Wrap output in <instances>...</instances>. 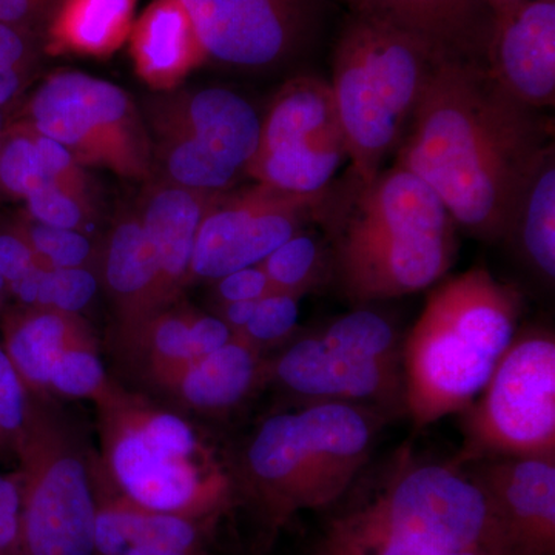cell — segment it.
I'll return each mask as SVG.
<instances>
[{
  "label": "cell",
  "instance_id": "cell-13",
  "mask_svg": "<svg viewBox=\"0 0 555 555\" xmlns=\"http://www.w3.org/2000/svg\"><path fill=\"white\" fill-rule=\"evenodd\" d=\"M327 190L313 195L268 184L222 192L201 222L190 281L210 280L257 266L320 217Z\"/></svg>",
  "mask_w": 555,
  "mask_h": 555
},
{
  "label": "cell",
  "instance_id": "cell-9",
  "mask_svg": "<svg viewBox=\"0 0 555 555\" xmlns=\"http://www.w3.org/2000/svg\"><path fill=\"white\" fill-rule=\"evenodd\" d=\"M141 113L153 159L175 184L228 192L257 152L261 119L233 91H166L145 101Z\"/></svg>",
  "mask_w": 555,
  "mask_h": 555
},
{
  "label": "cell",
  "instance_id": "cell-29",
  "mask_svg": "<svg viewBox=\"0 0 555 555\" xmlns=\"http://www.w3.org/2000/svg\"><path fill=\"white\" fill-rule=\"evenodd\" d=\"M326 345L349 356L398 364L397 335L387 318L360 309L337 318L320 334Z\"/></svg>",
  "mask_w": 555,
  "mask_h": 555
},
{
  "label": "cell",
  "instance_id": "cell-27",
  "mask_svg": "<svg viewBox=\"0 0 555 555\" xmlns=\"http://www.w3.org/2000/svg\"><path fill=\"white\" fill-rule=\"evenodd\" d=\"M196 310L167 308L119 332L124 349L144 363L149 377L198 358L193 341Z\"/></svg>",
  "mask_w": 555,
  "mask_h": 555
},
{
  "label": "cell",
  "instance_id": "cell-3",
  "mask_svg": "<svg viewBox=\"0 0 555 555\" xmlns=\"http://www.w3.org/2000/svg\"><path fill=\"white\" fill-rule=\"evenodd\" d=\"M454 219L425 181L393 166L358 189L335 238L339 286L356 305L438 283L456 257Z\"/></svg>",
  "mask_w": 555,
  "mask_h": 555
},
{
  "label": "cell",
  "instance_id": "cell-20",
  "mask_svg": "<svg viewBox=\"0 0 555 555\" xmlns=\"http://www.w3.org/2000/svg\"><path fill=\"white\" fill-rule=\"evenodd\" d=\"M127 42L139 79L158 93L177 90L208 60L181 0H152L134 20Z\"/></svg>",
  "mask_w": 555,
  "mask_h": 555
},
{
  "label": "cell",
  "instance_id": "cell-26",
  "mask_svg": "<svg viewBox=\"0 0 555 555\" xmlns=\"http://www.w3.org/2000/svg\"><path fill=\"white\" fill-rule=\"evenodd\" d=\"M505 238L516 240L518 250L546 283L555 278V150L551 142L537 159L518 196Z\"/></svg>",
  "mask_w": 555,
  "mask_h": 555
},
{
  "label": "cell",
  "instance_id": "cell-11",
  "mask_svg": "<svg viewBox=\"0 0 555 555\" xmlns=\"http://www.w3.org/2000/svg\"><path fill=\"white\" fill-rule=\"evenodd\" d=\"M24 120L67 149L80 166L142 181L155 170L144 116L130 94L108 80L53 73L33 94Z\"/></svg>",
  "mask_w": 555,
  "mask_h": 555
},
{
  "label": "cell",
  "instance_id": "cell-2",
  "mask_svg": "<svg viewBox=\"0 0 555 555\" xmlns=\"http://www.w3.org/2000/svg\"><path fill=\"white\" fill-rule=\"evenodd\" d=\"M520 292L473 268L430 292L404 345V401L416 427L463 412L516 338Z\"/></svg>",
  "mask_w": 555,
  "mask_h": 555
},
{
  "label": "cell",
  "instance_id": "cell-15",
  "mask_svg": "<svg viewBox=\"0 0 555 555\" xmlns=\"http://www.w3.org/2000/svg\"><path fill=\"white\" fill-rule=\"evenodd\" d=\"M459 469L488 499L495 555H555V456H491Z\"/></svg>",
  "mask_w": 555,
  "mask_h": 555
},
{
  "label": "cell",
  "instance_id": "cell-40",
  "mask_svg": "<svg viewBox=\"0 0 555 555\" xmlns=\"http://www.w3.org/2000/svg\"><path fill=\"white\" fill-rule=\"evenodd\" d=\"M56 0H0V22L27 30L49 16Z\"/></svg>",
  "mask_w": 555,
  "mask_h": 555
},
{
  "label": "cell",
  "instance_id": "cell-4",
  "mask_svg": "<svg viewBox=\"0 0 555 555\" xmlns=\"http://www.w3.org/2000/svg\"><path fill=\"white\" fill-rule=\"evenodd\" d=\"M108 494L142 509L204 520L225 506L230 480L195 427L118 383L94 400Z\"/></svg>",
  "mask_w": 555,
  "mask_h": 555
},
{
  "label": "cell",
  "instance_id": "cell-28",
  "mask_svg": "<svg viewBox=\"0 0 555 555\" xmlns=\"http://www.w3.org/2000/svg\"><path fill=\"white\" fill-rule=\"evenodd\" d=\"M100 278L91 268H38L10 287L24 308L80 315L96 297Z\"/></svg>",
  "mask_w": 555,
  "mask_h": 555
},
{
  "label": "cell",
  "instance_id": "cell-23",
  "mask_svg": "<svg viewBox=\"0 0 555 555\" xmlns=\"http://www.w3.org/2000/svg\"><path fill=\"white\" fill-rule=\"evenodd\" d=\"M3 350L30 396L47 397L50 372L73 346L94 343L80 315L57 310L21 308L3 317Z\"/></svg>",
  "mask_w": 555,
  "mask_h": 555
},
{
  "label": "cell",
  "instance_id": "cell-21",
  "mask_svg": "<svg viewBox=\"0 0 555 555\" xmlns=\"http://www.w3.org/2000/svg\"><path fill=\"white\" fill-rule=\"evenodd\" d=\"M261 350L238 337L215 352L195 358L150 377L153 385L199 412H224L238 406L268 374Z\"/></svg>",
  "mask_w": 555,
  "mask_h": 555
},
{
  "label": "cell",
  "instance_id": "cell-10",
  "mask_svg": "<svg viewBox=\"0 0 555 555\" xmlns=\"http://www.w3.org/2000/svg\"><path fill=\"white\" fill-rule=\"evenodd\" d=\"M481 396L465 409L456 467L491 456H555V341L551 332L514 338Z\"/></svg>",
  "mask_w": 555,
  "mask_h": 555
},
{
  "label": "cell",
  "instance_id": "cell-41",
  "mask_svg": "<svg viewBox=\"0 0 555 555\" xmlns=\"http://www.w3.org/2000/svg\"><path fill=\"white\" fill-rule=\"evenodd\" d=\"M258 301L218 302L215 315L228 324L233 335H238L247 326L251 315H254Z\"/></svg>",
  "mask_w": 555,
  "mask_h": 555
},
{
  "label": "cell",
  "instance_id": "cell-18",
  "mask_svg": "<svg viewBox=\"0 0 555 555\" xmlns=\"http://www.w3.org/2000/svg\"><path fill=\"white\" fill-rule=\"evenodd\" d=\"M350 11L425 40L447 60L486 67L495 13L483 0H345Z\"/></svg>",
  "mask_w": 555,
  "mask_h": 555
},
{
  "label": "cell",
  "instance_id": "cell-5",
  "mask_svg": "<svg viewBox=\"0 0 555 555\" xmlns=\"http://www.w3.org/2000/svg\"><path fill=\"white\" fill-rule=\"evenodd\" d=\"M447 57L425 40L352 13L335 47L331 89L361 185L397 152L434 69Z\"/></svg>",
  "mask_w": 555,
  "mask_h": 555
},
{
  "label": "cell",
  "instance_id": "cell-16",
  "mask_svg": "<svg viewBox=\"0 0 555 555\" xmlns=\"http://www.w3.org/2000/svg\"><path fill=\"white\" fill-rule=\"evenodd\" d=\"M268 374L295 396L338 403L392 404L404 397L400 366L366 360L334 349L320 335L287 347Z\"/></svg>",
  "mask_w": 555,
  "mask_h": 555
},
{
  "label": "cell",
  "instance_id": "cell-39",
  "mask_svg": "<svg viewBox=\"0 0 555 555\" xmlns=\"http://www.w3.org/2000/svg\"><path fill=\"white\" fill-rule=\"evenodd\" d=\"M21 494L17 477L0 474V555H17Z\"/></svg>",
  "mask_w": 555,
  "mask_h": 555
},
{
  "label": "cell",
  "instance_id": "cell-33",
  "mask_svg": "<svg viewBox=\"0 0 555 555\" xmlns=\"http://www.w3.org/2000/svg\"><path fill=\"white\" fill-rule=\"evenodd\" d=\"M112 383L105 372L96 345H79L65 350L50 372L49 392L67 398L94 401Z\"/></svg>",
  "mask_w": 555,
  "mask_h": 555
},
{
  "label": "cell",
  "instance_id": "cell-34",
  "mask_svg": "<svg viewBox=\"0 0 555 555\" xmlns=\"http://www.w3.org/2000/svg\"><path fill=\"white\" fill-rule=\"evenodd\" d=\"M299 298L287 292H272L268 297L259 299L247 326L235 337L258 350L284 341L297 327Z\"/></svg>",
  "mask_w": 555,
  "mask_h": 555
},
{
  "label": "cell",
  "instance_id": "cell-38",
  "mask_svg": "<svg viewBox=\"0 0 555 555\" xmlns=\"http://www.w3.org/2000/svg\"><path fill=\"white\" fill-rule=\"evenodd\" d=\"M272 292H275V288L258 264L235 270L215 280L217 302L258 301Z\"/></svg>",
  "mask_w": 555,
  "mask_h": 555
},
{
  "label": "cell",
  "instance_id": "cell-17",
  "mask_svg": "<svg viewBox=\"0 0 555 555\" xmlns=\"http://www.w3.org/2000/svg\"><path fill=\"white\" fill-rule=\"evenodd\" d=\"M486 69L509 96L526 107H553L555 0H528L495 13Z\"/></svg>",
  "mask_w": 555,
  "mask_h": 555
},
{
  "label": "cell",
  "instance_id": "cell-7",
  "mask_svg": "<svg viewBox=\"0 0 555 555\" xmlns=\"http://www.w3.org/2000/svg\"><path fill=\"white\" fill-rule=\"evenodd\" d=\"M337 524L366 555L496 553L485 492L451 463L401 467L374 502Z\"/></svg>",
  "mask_w": 555,
  "mask_h": 555
},
{
  "label": "cell",
  "instance_id": "cell-14",
  "mask_svg": "<svg viewBox=\"0 0 555 555\" xmlns=\"http://www.w3.org/2000/svg\"><path fill=\"white\" fill-rule=\"evenodd\" d=\"M207 57L269 68L291 60L315 33L324 0H181Z\"/></svg>",
  "mask_w": 555,
  "mask_h": 555
},
{
  "label": "cell",
  "instance_id": "cell-32",
  "mask_svg": "<svg viewBox=\"0 0 555 555\" xmlns=\"http://www.w3.org/2000/svg\"><path fill=\"white\" fill-rule=\"evenodd\" d=\"M36 257L47 269L91 268L96 270L98 248L79 230L53 228L24 215L14 221Z\"/></svg>",
  "mask_w": 555,
  "mask_h": 555
},
{
  "label": "cell",
  "instance_id": "cell-24",
  "mask_svg": "<svg viewBox=\"0 0 555 555\" xmlns=\"http://www.w3.org/2000/svg\"><path fill=\"white\" fill-rule=\"evenodd\" d=\"M138 0H56L49 13V54L108 57L129 40Z\"/></svg>",
  "mask_w": 555,
  "mask_h": 555
},
{
  "label": "cell",
  "instance_id": "cell-1",
  "mask_svg": "<svg viewBox=\"0 0 555 555\" xmlns=\"http://www.w3.org/2000/svg\"><path fill=\"white\" fill-rule=\"evenodd\" d=\"M551 133V120L509 96L483 65L448 60L430 76L396 166L437 193L456 228L494 243Z\"/></svg>",
  "mask_w": 555,
  "mask_h": 555
},
{
  "label": "cell",
  "instance_id": "cell-8",
  "mask_svg": "<svg viewBox=\"0 0 555 555\" xmlns=\"http://www.w3.org/2000/svg\"><path fill=\"white\" fill-rule=\"evenodd\" d=\"M16 459L21 494L17 555H96L93 462L78 434L43 397L30 396Z\"/></svg>",
  "mask_w": 555,
  "mask_h": 555
},
{
  "label": "cell",
  "instance_id": "cell-25",
  "mask_svg": "<svg viewBox=\"0 0 555 555\" xmlns=\"http://www.w3.org/2000/svg\"><path fill=\"white\" fill-rule=\"evenodd\" d=\"M201 521L142 509L116 496L98 495L94 553L122 555L130 547H160L201 554Z\"/></svg>",
  "mask_w": 555,
  "mask_h": 555
},
{
  "label": "cell",
  "instance_id": "cell-6",
  "mask_svg": "<svg viewBox=\"0 0 555 555\" xmlns=\"http://www.w3.org/2000/svg\"><path fill=\"white\" fill-rule=\"evenodd\" d=\"M377 416L358 404L318 401L266 420L244 455V474L275 521L337 502L364 466Z\"/></svg>",
  "mask_w": 555,
  "mask_h": 555
},
{
  "label": "cell",
  "instance_id": "cell-42",
  "mask_svg": "<svg viewBox=\"0 0 555 555\" xmlns=\"http://www.w3.org/2000/svg\"><path fill=\"white\" fill-rule=\"evenodd\" d=\"M483 2L489 7V9L494 11V13H499V11L513 9V7L528 2V0H483Z\"/></svg>",
  "mask_w": 555,
  "mask_h": 555
},
{
  "label": "cell",
  "instance_id": "cell-22",
  "mask_svg": "<svg viewBox=\"0 0 555 555\" xmlns=\"http://www.w3.org/2000/svg\"><path fill=\"white\" fill-rule=\"evenodd\" d=\"M96 273L115 305L119 332L158 312V262L137 210L116 219L98 250Z\"/></svg>",
  "mask_w": 555,
  "mask_h": 555
},
{
  "label": "cell",
  "instance_id": "cell-35",
  "mask_svg": "<svg viewBox=\"0 0 555 555\" xmlns=\"http://www.w3.org/2000/svg\"><path fill=\"white\" fill-rule=\"evenodd\" d=\"M30 393L0 346V460L16 456L27 423Z\"/></svg>",
  "mask_w": 555,
  "mask_h": 555
},
{
  "label": "cell",
  "instance_id": "cell-36",
  "mask_svg": "<svg viewBox=\"0 0 555 555\" xmlns=\"http://www.w3.org/2000/svg\"><path fill=\"white\" fill-rule=\"evenodd\" d=\"M28 217L53 228L83 232L93 221L96 208L56 184L47 185L25 199Z\"/></svg>",
  "mask_w": 555,
  "mask_h": 555
},
{
  "label": "cell",
  "instance_id": "cell-12",
  "mask_svg": "<svg viewBox=\"0 0 555 555\" xmlns=\"http://www.w3.org/2000/svg\"><path fill=\"white\" fill-rule=\"evenodd\" d=\"M347 156L331 83L317 76L288 80L261 119L246 175L259 184L313 195L324 192Z\"/></svg>",
  "mask_w": 555,
  "mask_h": 555
},
{
  "label": "cell",
  "instance_id": "cell-37",
  "mask_svg": "<svg viewBox=\"0 0 555 555\" xmlns=\"http://www.w3.org/2000/svg\"><path fill=\"white\" fill-rule=\"evenodd\" d=\"M38 268H43L42 262L17 225L13 222L0 228V273L9 288Z\"/></svg>",
  "mask_w": 555,
  "mask_h": 555
},
{
  "label": "cell",
  "instance_id": "cell-31",
  "mask_svg": "<svg viewBox=\"0 0 555 555\" xmlns=\"http://www.w3.org/2000/svg\"><path fill=\"white\" fill-rule=\"evenodd\" d=\"M258 266L264 270L275 292L302 297L315 286L323 269V248L315 236L301 230L284 241Z\"/></svg>",
  "mask_w": 555,
  "mask_h": 555
},
{
  "label": "cell",
  "instance_id": "cell-43",
  "mask_svg": "<svg viewBox=\"0 0 555 555\" xmlns=\"http://www.w3.org/2000/svg\"><path fill=\"white\" fill-rule=\"evenodd\" d=\"M10 294L9 284H7L5 278L0 273V306H2L3 299Z\"/></svg>",
  "mask_w": 555,
  "mask_h": 555
},
{
  "label": "cell",
  "instance_id": "cell-30",
  "mask_svg": "<svg viewBox=\"0 0 555 555\" xmlns=\"http://www.w3.org/2000/svg\"><path fill=\"white\" fill-rule=\"evenodd\" d=\"M54 184L40 159L33 129L27 120L14 124L0 134V190L14 198Z\"/></svg>",
  "mask_w": 555,
  "mask_h": 555
},
{
  "label": "cell",
  "instance_id": "cell-19",
  "mask_svg": "<svg viewBox=\"0 0 555 555\" xmlns=\"http://www.w3.org/2000/svg\"><path fill=\"white\" fill-rule=\"evenodd\" d=\"M222 192L184 188L163 179L150 185L138 208L159 270V310L177 302L190 283V264L201 222Z\"/></svg>",
  "mask_w": 555,
  "mask_h": 555
}]
</instances>
